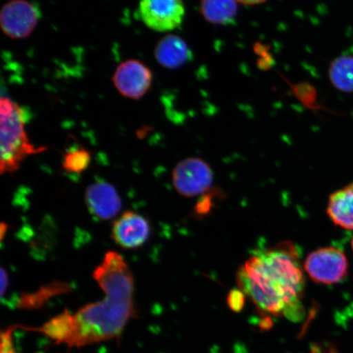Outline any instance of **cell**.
I'll return each instance as SVG.
<instances>
[{
  "instance_id": "6",
  "label": "cell",
  "mask_w": 353,
  "mask_h": 353,
  "mask_svg": "<svg viewBox=\"0 0 353 353\" xmlns=\"http://www.w3.org/2000/svg\"><path fill=\"white\" fill-rule=\"evenodd\" d=\"M138 12L141 21L158 32L178 28L186 13L183 0H140Z\"/></svg>"
},
{
  "instance_id": "15",
  "label": "cell",
  "mask_w": 353,
  "mask_h": 353,
  "mask_svg": "<svg viewBox=\"0 0 353 353\" xmlns=\"http://www.w3.org/2000/svg\"><path fill=\"white\" fill-rule=\"evenodd\" d=\"M72 285L63 281H52L41 286L33 293L22 294L17 301V307L26 310L41 308L48 300L61 294L72 292Z\"/></svg>"
},
{
  "instance_id": "13",
  "label": "cell",
  "mask_w": 353,
  "mask_h": 353,
  "mask_svg": "<svg viewBox=\"0 0 353 353\" xmlns=\"http://www.w3.org/2000/svg\"><path fill=\"white\" fill-rule=\"evenodd\" d=\"M326 212L335 225L353 230V182L331 194Z\"/></svg>"
},
{
  "instance_id": "11",
  "label": "cell",
  "mask_w": 353,
  "mask_h": 353,
  "mask_svg": "<svg viewBox=\"0 0 353 353\" xmlns=\"http://www.w3.org/2000/svg\"><path fill=\"white\" fill-rule=\"evenodd\" d=\"M154 57L159 64L168 69H178L193 59L188 43L175 34H168L158 42Z\"/></svg>"
},
{
  "instance_id": "7",
  "label": "cell",
  "mask_w": 353,
  "mask_h": 353,
  "mask_svg": "<svg viewBox=\"0 0 353 353\" xmlns=\"http://www.w3.org/2000/svg\"><path fill=\"white\" fill-rule=\"evenodd\" d=\"M211 168L200 158L185 159L176 165L173 172V183L180 195L194 197L208 191L213 184Z\"/></svg>"
},
{
  "instance_id": "23",
  "label": "cell",
  "mask_w": 353,
  "mask_h": 353,
  "mask_svg": "<svg viewBox=\"0 0 353 353\" xmlns=\"http://www.w3.org/2000/svg\"><path fill=\"white\" fill-rule=\"evenodd\" d=\"M6 232H7V225L4 223H2L1 228H0V236H1V240H3L4 236H6Z\"/></svg>"
},
{
  "instance_id": "18",
  "label": "cell",
  "mask_w": 353,
  "mask_h": 353,
  "mask_svg": "<svg viewBox=\"0 0 353 353\" xmlns=\"http://www.w3.org/2000/svg\"><path fill=\"white\" fill-rule=\"evenodd\" d=\"M17 328V325L10 326L1 333V347L0 353H19L13 347L12 334Z\"/></svg>"
},
{
  "instance_id": "5",
  "label": "cell",
  "mask_w": 353,
  "mask_h": 353,
  "mask_svg": "<svg viewBox=\"0 0 353 353\" xmlns=\"http://www.w3.org/2000/svg\"><path fill=\"white\" fill-rule=\"evenodd\" d=\"M41 19L37 4L29 0H11L0 12L3 32L12 39H21L32 34Z\"/></svg>"
},
{
  "instance_id": "9",
  "label": "cell",
  "mask_w": 353,
  "mask_h": 353,
  "mask_svg": "<svg viewBox=\"0 0 353 353\" xmlns=\"http://www.w3.org/2000/svg\"><path fill=\"white\" fill-rule=\"evenodd\" d=\"M151 228L143 216L128 211L114 222L112 236L125 249H135L148 241Z\"/></svg>"
},
{
  "instance_id": "10",
  "label": "cell",
  "mask_w": 353,
  "mask_h": 353,
  "mask_svg": "<svg viewBox=\"0 0 353 353\" xmlns=\"http://www.w3.org/2000/svg\"><path fill=\"white\" fill-rule=\"evenodd\" d=\"M85 202L90 213L101 220L116 217L122 208L121 199L117 189L105 181H98L88 187Z\"/></svg>"
},
{
  "instance_id": "4",
  "label": "cell",
  "mask_w": 353,
  "mask_h": 353,
  "mask_svg": "<svg viewBox=\"0 0 353 353\" xmlns=\"http://www.w3.org/2000/svg\"><path fill=\"white\" fill-rule=\"evenodd\" d=\"M348 260L341 250L325 247L309 254L304 262V270L316 283L334 285L348 274Z\"/></svg>"
},
{
  "instance_id": "21",
  "label": "cell",
  "mask_w": 353,
  "mask_h": 353,
  "mask_svg": "<svg viewBox=\"0 0 353 353\" xmlns=\"http://www.w3.org/2000/svg\"><path fill=\"white\" fill-rule=\"evenodd\" d=\"M8 284H10V281H8V272L6 271V269L1 268V298L3 299L6 296V292L8 289Z\"/></svg>"
},
{
  "instance_id": "22",
  "label": "cell",
  "mask_w": 353,
  "mask_h": 353,
  "mask_svg": "<svg viewBox=\"0 0 353 353\" xmlns=\"http://www.w3.org/2000/svg\"><path fill=\"white\" fill-rule=\"evenodd\" d=\"M236 1L245 4V6H258V4L263 3L268 0H236Z\"/></svg>"
},
{
  "instance_id": "17",
  "label": "cell",
  "mask_w": 353,
  "mask_h": 353,
  "mask_svg": "<svg viewBox=\"0 0 353 353\" xmlns=\"http://www.w3.org/2000/svg\"><path fill=\"white\" fill-rule=\"evenodd\" d=\"M91 163L90 153L82 147L73 148L64 154L63 167L66 172L81 174Z\"/></svg>"
},
{
  "instance_id": "19",
  "label": "cell",
  "mask_w": 353,
  "mask_h": 353,
  "mask_svg": "<svg viewBox=\"0 0 353 353\" xmlns=\"http://www.w3.org/2000/svg\"><path fill=\"white\" fill-rule=\"evenodd\" d=\"M244 294H243L241 290L233 291L229 295V306L234 311L238 312L243 307V303H244Z\"/></svg>"
},
{
  "instance_id": "2",
  "label": "cell",
  "mask_w": 353,
  "mask_h": 353,
  "mask_svg": "<svg viewBox=\"0 0 353 353\" xmlns=\"http://www.w3.org/2000/svg\"><path fill=\"white\" fill-rule=\"evenodd\" d=\"M94 278L105 296L74 314L76 347L120 338L128 322L136 314L134 276L121 255L113 251L105 254L94 272Z\"/></svg>"
},
{
  "instance_id": "16",
  "label": "cell",
  "mask_w": 353,
  "mask_h": 353,
  "mask_svg": "<svg viewBox=\"0 0 353 353\" xmlns=\"http://www.w3.org/2000/svg\"><path fill=\"white\" fill-rule=\"evenodd\" d=\"M329 78L331 83L339 91L353 92V56L343 55L330 63Z\"/></svg>"
},
{
  "instance_id": "14",
  "label": "cell",
  "mask_w": 353,
  "mask_h": 353,
  "mask_svg": "<svg viewBox=\"0 0 353 353\" xmlns=\"http://www.w3.org/2000/svg\"><path fill=\"white\" fill-rule=\"evenodd\" d=\"M237 3L236 0H201L200 12L212 25L227 26L236 20Z\"/></svg>"
},
{
  "instance_id": "1",
  "label": "cell",
  "mask_w": 353,
  "mask_h": 353,
  "mask_svg": "<svg viewBox=\"0 0 353 353\" xmlns=\"http://www.w3.org/2000/svg\"><path fill=\"white\" fill-rule=\"evenodd\" d=\"M236 281L262 315L293 321L305 316V276L291 243L256 251L238 270Z\"/></svg>"
},
{
  "instance_id": "3",
  "label": "cell",
  "mask_w": 353,
  "mask_h": 353,
  "mask_svg": "<svg viewBox=\"0 0 353 353\" xmlns=\"http://www.w3.org/2000/svg\"><path fill=\"white\" fill-rule=\"evenodd\" d=\"M28 112L8 98L0 103V171L1 174L19 170L21 162L32 154L43 152L46 148H37L26 134Z\"/></svg>"
},
{
  "instance_id": "12",
  "label": "cell",
  "mask_w": 353,
  "mask_h": 353,
  "mask_svg": "<svg viewBox=\"0 0 353 353\" xmlns=\"http://www.w3.org/2000/svg\"><path fill=\"white\" fill-rule=\"evenodd\" d=\"M17 328L41 333L55 341L57 344L65 343L70 348L74 347V343H76L77 334L76 321H74V314H72L68 309L46 322L41 327H26V326L17 325Z\"/></svg>"
},
{
  "instance_id": "8",
  "label": "cell",
  "mask_w": 353,
  "mask_h": 353,
  "mask_svg": "<svg viewBox=\"0 0 353 353\" xmlns=\"http://www.w3.org/2000/svg\"><path fill=\"white\" fill-rule=\"evenodd\" d=\"M152 70L139 60L123 61L112 77L114 87L125 98L138 100L147 94L152 86Z\"/></svg>"
},
{
  "instance_id": "20",
  "label": "cell",
  "mask_w": 353,
  "mask_h": 353,
  "mask_svg": "<svg viewBox=\"0 0 353 353\" xmlns=\"http://www.w3.org/2000/svg\"><path fill=\"white\" fill-rule=\"evenodd\" d=\"M310 353H339L332 346L322 345V344L314 343L311 347Z\"/></svg>"
},
{
  "instance_id": "24",
  "label": "cell",
  "mask_w": 353,
  "mask_h": 353,
  "mask_svg": "<svg viewBox=\"0 0 353 353\" xmlns=\"http://www.w3.org/2000/svg\"><path fill=\"white\" fill-rule=\"evenodd\" d=\"M352 251H353V237H352Z\"/></svg>"
}]
</instances>
